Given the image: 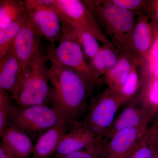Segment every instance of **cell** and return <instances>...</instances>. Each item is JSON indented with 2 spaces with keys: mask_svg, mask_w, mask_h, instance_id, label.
<instances>
[{
  "mask_svg": "<svg viewBox=\"0 0 158 158\" xmlns=\"http://www.w3.org/2000/svg\"><path fill=\"white\" fill-rule=\"evenodd\" d=\"M52 158H106L103 144L65 155H54Z\"/></svg>",
  "mask_w": 158,
  "mask_h": 158,
  "instance_id": "obj_26",
  "label": "cell"
},
{
  "mask_svg": "<svg viewBox=\"0 0 158 158\" xmlns=\"http://www.w3.org/2000/svg\"><path fill=\"white\" fill-rule=\"evenodd\" d=\"M152 124H153L158 129V116H156L152 121Z\"/></svg>",
  "mask_w": 158,
  "mask_h": 158,
  "instance_id": "obj_33",
  "label": "cell"
},
{
  "mask_svg": "<svg viewBox=\"0 0 158 158\" xmlns=\"http://www.w3.org/2000/svg\"><path fill=\"white\" fill-rule=\"evenodd\" d=\"M151 122L150 116L135 97L115 118L106 133L102 142L107 141L120 130L128 128L148 127Z\"/></svg>",
  "mask_w": 158,
  "mask_h": 158,
  "instance_id": "obj_12",
  "label": "cell"
},
{
  "mask_svg": "<svg viewBox=\"0 0 158 158\" xmlns=\"http://www.w3.org/2000/svg\"><path fill=\"white\" fill-rule=\"evenodd\" d=\"M117 6L135 12L137 14L144 13L147 0H112Z\"/></svg>",
  "mask_w": 158,
  "mask_h": 158,
  "instance_id": "obj_27",
  "label": "cell"
},
{
  "mask_svg": "<svg viewBox=\"0 0 158 158\" xmlns=\"http://www.w3.org/2000/svg\"><path fill=\"white\" fill-rule=\"evenodd\" d=\"M48 61V53L40 46L23 72L19 85L12 95L16 104L23 106L51 104L52 88Z\"/></svg>",
  "mask_w": 158,
  "mask_h": 158,
  "instance_id": "obj_3",
  "label": "cell"
},
{
  "mask_svg": "<svg viewBox=\"0 0 158 158\" xmlns=\"http://www.w3.org/2000/svg\"><path fill=\"white\" fill-rule=\"evenodd\" d=\"M83 1L105 35L121 54L135 25L137 13L117 6L112 0Z\"/></svg>",
  "mask_w": 158,
  "mask_h": 158,
  "instance_id": "obj_2",
  "label": "cell"
},
{
  "mask_svg": "<svg viewBox=\"0 0 158 158\" xmlns=\"http://www.w3.org/2000/svg\"><path fill=\"white\" fill-rule=\"evenodd\" d=\"M150 18L152 23L153 29V39L152 44L148 58L145 61H158V23L156 21Z\"/></svg>",
  "mask_w": 158,
  "mask_h": 158,
  "instance_id": "obj_28",
  "label": "cell"
},
{
  "mask_svg": "<svg viewBox=\"0 0 158 158\" xmlns=\"http://www.w3.org/2000/svg\"><path fill=\"white\" fill-rule=\"evenodd\" d=\"M152 133L150 126L131 154L130 158H152Z\"/></svg>",
  "mask_w": 158,
  "mask_h": 158,
  "instance_id": "obj_25",
  "label": "cell"
},
{
  "mask_svg": "<svg viewBox=\"0 0 158 158\" xmlns=\"http://www.w3.org/2000/svg\"><path fill=\"white\" fill-rule=\"evenodd\" d=\"M141 63L133 66L126 82L117 94L121 106H126L135 97L141 87L140 67Z\"/></svg>",
  "mask_w": 158,
  "mask_h": 158,
  "instance_id": "obj_22",
  "label": "cell"
},
{
  "mask_svg": "<svg viewBox=\"0 0 158 158\" xmlns=\"http://www.w3.org/2000/svg\"><path fill=\"white\" fill-rule=\"evenodd\" d=\"M60 17L69 20L93 35L104 44L110 41L105 35L83 1L49 0Z\"/></svg>",
  "mask_w": 158,
  "mask_h": 158,
  "instance_id": "obj_6",
  "label": "cell"
},
{
  "mask_svg": "<svg viewBox=\"0 0 158 158\" xmlns=\"http://www.w3.org/2000/svg\"><path fill=\"white\" fill-rule=\"evenodd\" d=\"M51 63L49 72L51 106L76 121L88 111L87 99L92 93L95 85L73 69Z\"/></svg>",
  "mask_w": 158,
  "mask_h": 158,
  "instance_id": "obj_1",
  "label": "cell"
},
{
  "mask_svg": "<svg viewBox=\"0 0 158 158\" xmlns=\"http://www.w3.org/2000/svg\"><path fill=\"white\" fill-rule=\"evenodd\" d=\"M48 55L51 62L77 72L93 85L97 83L82 48L65 34L62 33L59 45L56 48L51 49Z\"/></svg>",
  "mask_w": 158,
  "mask_h": 158,
  "instance_id": "obj_7",
  "label": "cell"
},
{
  "mask_svg": "<svg viewBox=\"0 0 158 158\" xmlns=\"http://www.w3.org/2000/svg\"><path fill=\"white\" fill-rule=\"evenodd\" d=\"M2 143L15 158H29L34 152V145L27 134L10 121L0 133Z\"/></svg>",
  "mask_w": 158,
  "mask_h": 158,
  "instance_id": "obj_14",
  "label": "cell"
},
{
  "mask_svg": "<svg viewBox=\"0 0 158 158\" xmlns=\"http://www.w3.org/2000/svg\"><path fill=\"white\" fill-rule=\"evenodd\" d=\"M73 122H62L41 135L34 145L31 158H51L56 152L60 142Z\"/></svg>",
  "mask_w": 158,
  "mask_h": 158,
  "instance_id": "obj_15",
  "label": "cell"
},
{
  "mask_svg": "<svg viewBox=\"0 0 158 158\" xmlns=\"http://www.w3.org/2000/svg\"><path fill=\"white\" fill-rule=\"evenodd\" d=\"M143 13L154 19L158 23V0H148Z\"/></svg>",
  "mask_w": 158,
  "mask_h": 158,
  "instance_id": "obj_29",
  "label": "cell"
},
{
  "mask_svg": "<svg viewBox=\"0 0 158 158\" xmlns=\"http://www.w3.org/2000/svg\"><path fill=\"white\" fill-rule=\"evenodd\" d=\"M139 70L141 87L136 97L152 121L158 116V78L149 73L142 63Z\"/></svg>",
  "mask_w": 158,
  "mask_h": 158,
  "instance_id": "obj_17",
  "label": "cell"
},
{
  "mask_svg": "<svg viewBox=\"0 0 158 158\" xmlns=\"http://www.w3.org/2000/svg\"><path fill=\"white\" fill-rule=\"evenodd\" d=\"M149 127L128 128L115 133L103 143L106 158H123L129 156Z\"/></svg>",
  "mask_w": 158,
  "mask_h": 158,
  "instance_id": "obj_11",
  "label": "cell"
},
{
  "mask_svg": "<svg viewBox=\"0 0 158 158\" xmlns=\"http://www.w3.org/2000/svg\"><path fill=\"white\" fill-rule=\"evenodd\" d=\"M59 18L62 34L81 47L87 61L89 62L101 48L99 44L98 40L92 34L69 20L60 16Z\"/></svg>",
  "mask_w": 158,
  "mask_h": 158,
  "instance_id": "obj_16",
  "label": "cell"
},
{
  "mask_svg": "<svg viewBox=\"0 0 158 158\" xmlns=\"http://www.w3.org/2000/svg\"><path fill=\"white\" fill-rule=\"evenodd\" d=\"M31 19L46 40L60 41L62 25L59 14L49 0H26Z\"/></svg>",
  "mask_w": 158,
  "mask_h": 158,
  "instance_id": "obj_8",
  "label": "cell"
},
{
  "mask_svg": "<svg viewBox=\"0 0 158 158\" xmlns=\"http://www.w3.org/2000/svg\"><path fill=\"white\" fill-rule=\"evenodd\" d=\"M120 56L121 53L111 42L101 47L95 56L88 62L97 83L101 77L104 76L117 64Z\"/></svg>",
  "mask_w": 158,
  "mask_h": 158,
  "instance_id": "obj_20",
  "label": "cell"
},
{
  "mask_svg": "<svg viewBox=\"0 0 158 158\" xmlns=\"http://www.w3.org/2000/svg\"><path fill=\"white\" fill-rule=\"evenodd\" d=\"M0 158H15L2 142L0 143Z\"/></svg>",
  "mask_w": 158,
  "mask_h": 158,
  "instance_id": "obj_32",
  "label": "cell"
},
{
  "mask_svg": "<svg viewBox=\"0 0 158 158\" xmlns=\"http://www.w3.org/2000/svg\"><path fill=\"white\" fill-rule=\"evenodd\" d=\"M142 60L129 54H121L118 62L104 76V81L108 88L117 94L128 77L133 66Z\"/></svg>",
  "mask_w": 158,
  "mask_h": 158,
  "instance_id": "obj_19",
  "label": "cell"
},
{
  "mask_svg": "<svg viewBox=\"0 0 158 158\" xmlns=\"http://www.w3.org/2000/svg\"><path fill=\"white\" fill-rule=\"evenodd\" d=\"M12 95L0 88V133L9 121L11 110L14 106Z\"/></svg>",
  "mask_w": 158,
  "mask_h": 158,
  "instance_id": "obj_24",
  "label": "cell"
},
{
  "mask_svg": "<svg viewBox=\"0 0 158 158\" xmlns=\"http://www.w3.org/2000/svg\"><path fill=\"white\" fill-rule=\"evenodd\" d=\"M150 127L152 133V158H158V129L152 124Z\"/></svg>",
  "mask_w": 158,
  "mask_h": 158,
  "instance_id": "obj_30",
  "label": "cell"
},
{
  "mask_svg": "<svg viewBox=\"0 0 158 158\" xmlns=\"http://www.w3.org/2000/svg\"><path fill=\"white\" fill-rule=\"evenodd\" d=\"M153 29L149 16L137 14L134 28L121 54H129L142 61L147 60L152 44Z\"/></svg>",
  "mask_w": 158,
  "mask_h": 158,
  "instance_id": "obj_10",
  "label": "cell"
},
{
  "mask_svg": "<svg viewBox=\"0 0 158 158\" xmlns=\"http://www.w3.org/2000/svg\"><path fill=\"white\" fill-rule=\"evenodd\" d=\"M101 144L83 121L76 120L62 138L54 155H65Z\"/></svg>",
  "mask_w": 158,
  "mask_h": 158,
  "instance_id": "obj_13",
  "label": "cell"
},
{
  "mask_svg": "<svg viewBox=\"0 0 158 158\" xmlns=\"http://www.w3.org/2000/svg\"><path fill=\"white\" fill-rule=\"evenodd\" d=\"M25 1L20 0L0 1V29L5 28L27 14Z\"/></svg>",
  "mask_w": 158,
  "mask_h": 158,
  "instance_id": "obj_21",
  "label": "cell"
},
{
  "mask_svg": "<svg viewBox=\"0 0 158 158\" xmlns=\"http://www.w3.org/2000/svg\"><path fill=\"white\" fill-rule=\"evenodd\" d=\"M121 106L117 94L108 87L91 98L83 122L96 136L99 143H103L106 133L113 124Z\"/></svg>",
  "mask_w": 158,
  "mask_h": 158,
  "instance_id": "obj_5",
  "label": "cell"
},
{
  "mask_svg": "<svg viewBox=\"0 0 158 158\" xmlns=\"http://www.w3.org/2000/svg\"><path fill=\"white\" fill-rule=\"evenodd\" d=\"M27 14L5 28L0 29V58L4 56L13 46Z\"/></svg>",
  "mask_w": 158,
  "mask_h": 158,
  "instance_id": "obj_23",
  "label": "cell"
},
{
  "mask_svg": "<svg viewBox=\"0 0 158 158\" xmlns=\"http://www.w3.org/2000/svg\"><path fill=\"white\" fill-rule=\"evenodd\" d=\"M42 37V33L28 13L12 47L19 61L23 73L40 47Z\"/></svg>",
  "mask_w": 158,
  "mask_h": 158,
  "instance_id": "obj_9",
  "label": "cell"
},
{
  "mask_svg": "<svg viewBox=\"0 0 158 158\" xmlns=\"http://www.w3.org/2000/svg\"><path fill=\"white\" fill-rule=\"evenodd\" d=\"M131 155H130L129 156H127L126 157H124L123 158H130V156H131Z\"/></svg>",
  "mask_w": 158,
  "mask_h": 158,
  "instance_id": "obj_34",
  "label": "cell"
},
{
  "mask_svg": "<svg viewBox=\"0 0 158 158\" xmlns=\"http://www.w3.org/2000/svg\"><path fill=\"white\" fill-rule=\"evenodd\" d=\"M22 75L19 61L11 48L4 56L0 58V88L13 95Z\"/></svg>",
  "mask_w": 158,
  "mask_h": 158,
  "instance_id": "obj_18",
  "label": "cell"
},
{
  "mask_svg": "<svg viewBox=\"0 0 158 158\" xmlns=\"http://www.w3.org/2000/svg\"><path fill=\"white\" fill-rule=\"evenodd\" d=\"M142 64L149 73L158 78V61H144L142 62Z\"/></svg>",
  "mask_w": 158,
  "mask_h": 158,
  "instance_id": "obj_31",
  "label": "cell"
},
{
  "mask_svg": "<svg viewBox=\"0 0 158 158\" xmlns=\"http://www.w3.org/2000/svg\"><path fill=\"white\" fill-rule=\"evenodd\" d=\"M9 121L31 139L37 140L43 133L59 123L74 122L55 107L46 105L23 106L16 104L11 110Z\"/></svg>",
  "mask_w": 158,
  "mask_h": 158,
  "instance_id": "obj_4",
  "label": "cell"
}]
</instances>
